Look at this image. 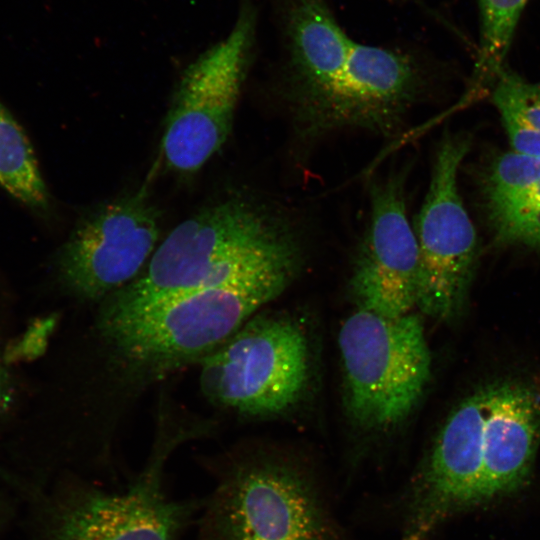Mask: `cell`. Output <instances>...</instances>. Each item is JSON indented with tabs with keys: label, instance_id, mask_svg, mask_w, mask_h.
Instances as JSON below:
<instances>
[{
	"label": "cell",
	"instance_id": "1",
	"mask_svg": "<svg viewBox=\"0 0 540 540\" xmlns=\"http://www.w3.org/2000/svg\"><path fill=\"white\" fill-rule=\"evenodd\" d=\"M289 285L271 264L145 310L96 313L58 353L27 413L66 427L93 464H107L121 419L148 388L198 364Z\"/></svg>",
	"mask_w": 540,
	"mask_h": 540
},
{
	"label": "cell",
	"instance_id": "2",
	"mask_svg": "<svg viewBox=\"0 0 540 540\" xmlns=\"http://www.w3.org/2000/svg\"><path fill=\"white\" fill-rule=\"evenodd\" d=\"M286 101L300 132L342 129L395 134L420 97L422 78L405 55L352 40L323 0H297L289 17Z\"/></svg>",
	"mask_w": 540,
	"mask_h": 540
},
{
	"label": "cell",
	"instance_id": "3",
	"mask_svg": "<svg viewBox=\"0 0 540 540\" xmlns=\"http://www.w3.org/2000/svg\"><path fill=\"white\" fill-rule=\"evenodd\" d=\"M299 251V238L274 212L246 196H224L176 225L141 273L98 303L97 313L145 310Z\"/></svg>",
	"mask_w": 540,
	"mask_h": 540
},
{
	"label": "cell",
	"instance_id": "4",
	"mask_svg": "<svg viewBox=\"0 0 540 540\" xmlns=\"http://www.w3.org/2000/svg\"><path fill=\"white\" fill-rule=\"evenodd\" d=\"M214 485L200 540H342L316 476L298 462L233 449L205 460Z\"/></svg>",
	"mask_w": 540,
	"mask_h": 540
},
{
	"label": "cell",
	"instance_id": "5",
	"mask_svg": "<svg viewBox=\"0 0 540 540\" xmlns=\"http://www.w3.org/2000/svg\"><path fill=\"white\" fill-rule=\"evenodd\" d=\"M156 428L143 469L124 490L72 481L50 503L42 540H179L202 501L169 497L164 471L176 448L206 436V429L199 420H176L166 412Z\"/></svg>",
	"mask_w": 540,
	"mask_h": 540
},
{
	"label": "cell",
	"instance_id": "6",
	"mask_svg": "<svg viewBox=\"0 0 540 540\" xmlns=\"http://www.w3.org/2000/svg\"><path fill=\"white\" fill-rule=\"evenodd\" d=\"M338 344L352 426L370 438L396 431L430 379L431 355L421 319L358 308L343 322Z\"/></svg>",
	"mask_w": 540,
	"mask_h": 540
},
{
	"label": "cell",
	"instance_id": "7",
	"mask_svg": "<svg viewBox=\"0 0 540 540\" xmlns=\"http://www.w3.org/2000/svg\"><path fill=\"white\" fill-rule=\"evenodd\" d=\"M198 365L200 390L214 407L247 418L276 416L305 392L308 339L291 318L256 313Z\"/></svg>",
	"mask_w": 540,
	"mask_h": 540
},
{
	"label": "cell",
	"instance_id": "8",
	"mask_svg": "<svg viewBox=\"0 0 540 540\" xmlns=\"http://www.w3.org/2000/svg\"><path fill=\"white\" fill-rule=\"evenodd\" d=\"M160 213L145 190L115 198L79 219L55 253L52 288L80 303H100L132 282L154 253Z\"/></svg>",
	"mask_w": 540,
	"mask_h": 540
},
{
	"label": "cell",
	"instance_id": "9",
	"mask_svg": "<svg viewBox=\"0 0 540 540\" xmlns=\"http://www.w3.org/2000/svg\"><path fill=\"white\" fill-rule=\"evenodd\" d=\"M254 28V12L244 5L228 37L184 71L161 141L163 159L172 171H198L227 141L246 74Z\"/></svg>",
	"mask_w": 540,
	"mask_h": 540
},
{
	"label": "cell",
	"instance_id": "10",
	"mask_svg": "<svg viewBox=\"0 0 540 540\" xmlns=\"http://www.w3.org/2000/svg\"><path fill=\"white\" fill-rule=\"evenodd\" d=\"M469 149L464 134L447 133L440 141L413 226L419 253L416 306L439 320L462 308L476 264L477 235L458 189V171Z\"/></svg>",
	"mask_w": 540,
	"mask_h": 540
},
{
	"label": "cell",
	"instance_id": "11",
	"mask_svg": "<svg viewBox=\"0 0 540 540\" xmlns=\"http://www.w3.org/2000/svg\"><path fill=\"white\" fill-rule=\"evenodd\" d=\"M405 171L370 185V217L352 269L350 288L361 309L385 317L416 306L419 253L405 198Z\"/></svg>",
	"mask_w": 540,
	"mask_h": 540
},
{
	"label": "cell",
	"instance_id": "12",
	"mask_svg": "<svg viewBox=\"0 0 540 540\" xmlns=\"http://www.w3.org/2000/svg\"><path fill=\"white\" fill-rule=\"evenodd\" d=\"M484 389L483 468L476 505L523 487L540 439V399L532 389L515 382L496 383Z\"/></svg>",
	"mask_w": 540,
	"mask_h": 540
},
{
	"label": "cell",
	"instance_id": "13",
	"mask_svg": "<svg viewBox=\"0 0 540 540\" xmlns=\"http://www.w3.org/2000/svg\"><path fill=\"white\" fill-rule=\"evenodd\" d=\"M482 192L498 241L540 245V157L499 155L485 172Z\"/></svg>",
	"mask_w": 540,
	"mask_h": 540
},
{
	"label": "cell",
	"instance_id": "14",
	"mask_svg": "<svg viewBox=\"0 0 540 540\" xmlns=\"http://www.w3.org/2000/svg\"><path fill=\"white\" fill-rule=\"evenodd\" d=\"M0 187L36 213H47L51 198L33 147L0 100Z\"/></svg>",
	"mask_w": 540,
	"mask_h": 540
},
{
	"label": "cell",
	"instance_id": "15",
	"mask_svg": "<svg viewBox=\"0 0 540 540\" xmlns=\"http://www.w3.org/2000/svg\"><path fill=\"white\" fill-rule=\"evenodd\" d=\"M492 102L513 152L540 157V82H530L504 67L492 83Z\"/></svg>",
	"mask_w": 540,
	"mask_h": 540
},
{
	"label": "cell",
	"instance_id": "16",
	"mask_svg": "<svg viewBox=\"0 0 540 540\" xmlns=\"http://www.w3.org/2000/svg\"><path fill=\"white\" fill-rule=\"evenodd\" d=\"M528 0H479L480 39L471 92L491 86L503 69Z\"/></svg>",
	"mask_w": 540,
	"mask_h": 540
},
{
	"label": "cell",
	"instance_id": "17",
	"mask_svg": "<svg viewBox=\"0 0 540 540\" xmlns=\"http://www.w3.org/2000/svg\"><path fill=\"white\" fill-rule=\"evenodd\" d=\"M13 296L10 287L0 278V427L23 415L33 391L21 367L7 358V347L15 335Z\"/></svg>",
	"mask_w": 540,
	"mask_h": 540
},
{
	"label": "cell",
	"instance_id": "18",
	"mask_svg": "<svg viewBox=\"0 0 540 540\" xmlns=\"http://www.w3.org/2000/svg\"><path fill=\"white\" fill-rule=\"evenodd\" d=\"M60 324V315L50 312L33 317L20 333H15L7 347L9 362L21 367L44 358Z\"/></svg>",
	"mask_w": 540,
	"mask_h": 540
}]
</instances>
